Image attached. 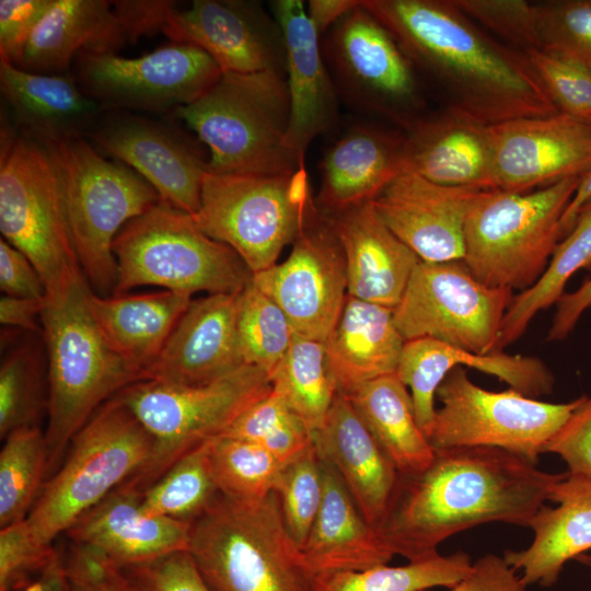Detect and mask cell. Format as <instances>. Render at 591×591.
<instances>
[{"mask_svg":"<svg viewBox=\"0 0 591 591\" xmlns=\"http://www.w3.org/2000/svg\"><path fill=\"white\" fill-rule=\"evenodd\" d=\"M566 473H548L493 447L434 450L422 471L399 475L376 529L393 553L420 560L461 531L489 522L529 528L551 489Z\"/></svg>","mask_w":591,"mask_h":591,"instance_id":"6da1fadb","label":"cell"},{"mask_svg":"<svg viewBox=\"0 0 591 591\" xmlns=\"http://www.w3.org/2000/svg\"><path fill=\"white\" fill-rule=\"evenodd\" d=\"M452 108L487 125L559 113L523 50L483 32L452 0H361Z\"/></svg>","mask_w":591,"mask_h":591,"instance_id":"7a4b0ae2","label":"cell"},{"mask_svg":"<svg viewBox=\"0 0 591 591\" xmlns=\"http://www.w3.org/2000/svg\"><path fill=\"white\" fill-rule=\"evenodd\" d=\"M89 290L82 277L63 292L45 298L40 315L48 378L47 476L56 472L72 438L104 403L149 380L106 339L90 311Z\"/></svg>","mask_w":591,"mask_h":591,"instance_id":"3957f363","label":"cell"},{"mask_svg":"<svg viewBox=\"0 0 591 591\" xmlns=\"http://www.w3.org/2000/svg\"><path fill=\"white\" fill-rule=\"evenodd\" d=\"M289 112L286 79L266 70L223 72L174 115L208 146L207 172L278 175L305 166L286 143Z\"/></svg>","mask_w":591,"mask_h":591,"instance_id":"277c9868","label":"cell"},{"mask_svg":"<svg viewBox=\"0 0 591 591\" xmlns=\"http://www.w3.org/2000/svg\"><path fill=\"white\" fill-rule=\"evenodd\" d=\"M188 552L210 591H312L275 491L254 502L220 494L190 523Z\"/></svg>","mask_w":591,"mask_h":591,"instance_id":"5b68a950","label":"cell"},{"mask_svg":"<svg viewBox=\"0 0 591 591\" xmlns=\"http://www.w3.org/2000/svg\"><path fill=\"white\" fill-rule=\"evenodd\" d=\"M580 178L524 193L479 190L464 227L462 260L470 271L494 288L532 287L561 240V217Z\"/></svg>","mask_w":591,"mask_h":591,"instance_id":"8992f818","label":"cell"},{"mask_svg":"<svg viewBox=\"0 0 591 591\" xmlns=\"http://www.w3.org/2000/svg\"><path fill=\"white\" fill-rule=\"evenodd\" d=\"M42 144L58 173L74 248L90 288L100 296L113 294L114 241L160 196L136 171L105 159L83 136Z\"/></svg>","mask_w":591,"mask_h":591,"instance_id":"52a82bcc","label":"cell"},{"mask_svg":"<svg viewBox=\"0 0 591 591\" xmlns=\"http://www.w3.org/2000/svg\"><path fill=\"white\" fill-rule=\"evenodd\" d=\"M154 440L117 395L104 403L72 438L25 519L44 545L151 461Z\"/></svg>","mask_w":591,"mask_h":591,"instance_id":"ba28073f","label":"cell"},{"mask_svg":"<svg viewBox=\"0 0 591 591\" xmlns=\"http://www.w3.org/2000/svg\"><path fill=\"white\" fill-rule=\"evenodd\" d=\"M113 252L117 262L113 294L140 286L189 296L235 294L253 277L234 250L202 232L192 215L161 199L119 231Z\"/></svg>","mask_w":591,"mask_h":591,"instance_id":"9c48e42d","label":"cell"},{"mask_svg":"<svg viewBox=\"0 0 591 591\" xmlns=\"http://www.w3.org/2000/svg\"><path fill=\"white\" fill-rule=\"evenodd\" d=\"M0 231L35 266L46 298L85 277L49 152L40 142L7 128L1 134Z\"/></svg>","mask_w":591,"mask_h":591,"instance_id":"30bf717a","label":"cell"},{"mask_svg":"<svg viewBox=\"0 0 591 591\" xmlns=\"http://www.w3.org/2000/svg\"><path fill=\"white\" fill-rule=\"evenodd\" d=\"M271 390L268 373L251 364L204 385L144 380L124 389L116 395L154 440L149 464L126 482L144 491L182 456L222 434Z\"/></svg>","mask_w":591,"mask_h":591,"instance_id":"8fae6325","label":"cell"},{"mask_svg":"<svg viewBox=\"0 0 591 591\" xmlns=\"http://www.w3.org/2000/svg\"><path fill=\"white\" fill-rule=\"evenodd\" d=\"M314 200L305 166L289 174L206 172L197 227L229 245L257 274L277 264L293 243Z\"/></svg>","mask_w":591,"mask_h":591,"instance_id":"7c38bea8","label":"cell"},{"mask_svg":"<svg viewBox=\"0 0 591 591\" xmlns=\"http://www.w3.org/2000/svg\"><path fill=\"white\" fill-rule=\"evenodd\" d=\"M582 396L566 403L528 397L476 385L462 366L453 367L437 389L432 427L427 436L434 450L493 447L536 464L545 444L561 428Z\"/></svg>","mask_w":591,"mask_h":591,"instance_id":"4fadbf2b","label":"cell"},{"mask_svg":"<svg viewBox=\"0 0 591 591\" xmlns=\"http://www.w3.org/2000/svg\"><path fill=\"white\" fill-rule=\"evenodd\" d=\"M513 291L478 280L464 262L420 260L393 310L405 340L431 338L478 355L498 350Z\"/></svg>","mask_w":591,"mask_h":591,"instance_id":"5bb4252c","label":"cell"},{"mask_svg":"<svg viewBox=\"0 0 591 591\" xmlns=\"http://www.w3.org/2000/svg\"><path fill=\"white\" fill-rule=\"evenodd\" d=\"M222 73L202 49L174 43L136 58L83 51L77 56L74 78L104 111L163 112L193 103Z\"/></svg>","mask_w":591,"mask_h":591,"instance_id":"9a60e30c","label":"cell"},{"mask_svg":"<svg viewBox=\"0 0 591 591\" xmlns=\"http://www.w3.org/2000/svg\"><path fill=\"white\" fill-rule=\"evenodd\" d=\"M252 279L281 308L296 334L326 341L348 296L347 274L337 234L315 202L287 259Z\"/></svg>","mask_w":591,"mask_h":591,"instance_id":"2e32d148","label":"cell"},{"mask_svg":"<svg viewBox=\"0 0 591 591\" xmlns=\"http://www.w3.org/2000/svg\"><path fill=\"white\" fill-rule=\"evenodd\" d=\"M491 189L524 193L591 171V124L563 113L488 125Z\"/></svg>","mask_w":591,"mask_h":591,"instance_id":"e0dca14e","label":"cell"},{"mask_svg":"<svg viewBox=\"0 0 591 591\" xmlns=\"http://www.w3.org/2000/svg\"><path fill=\"white\" fill-rule=\"evenodd\" d=\"M326 51L339 86L355 103L404 121L417 105L412 62L361 3L332 27Z\"/></svg>","mask_w":591,"mask_h":591,"instance_id":"ac0fdd59","label":"cell"},{"mask_svg":"<svg viewBox=\"0 0 591 591\" xmlns=\"http://www.w3.org/2000/svg\"><path fill=\"white\" fill-rule=\"evenodd\" d=\"M86 137L142 176L161 200L192 216L198 211L207 161L183 132L113 111L102 114Z\"/></svg>","mask_w":591,"mask_h":591,"instance_id":"d6986e66","label":"cell"},{"mask_svg":"<svg viewBox=\"0 0 591 591\" xmlns=\"http://www.w3.org/2000/svg\"><path fill=\"white\" fill-rule=\"evenodd\" d=\"M163 33L206 51L222 72L281 71L285 66L280 28L255 2L194 0L173 13Z\"/></svg>","mask_w":591,"mask_h":591,"instance_id":"ffe728a7","label":"cell"},{"mask_svg":"<svg viewBox=\"0 0 591 591\" xmlns=\"http://www.w3.org/2000/svg\"><path fill=\"white\" fill-rule=\"evenodd\" d=\"M479 190L444 186L403 172L371 202L385 224L421 260H461L466 216Z\"/></svg>","mask_w":591,"mask_h":591,"instance_id":"44dd1931","label":"cell"},{"mask_svg":"<svg viewBox=\"0 0 591 591\" xmlns=\"http://www.w3.org/2000/svg\"><path fill=\"white\" fill-rule=\"evenodd\" d=\"M237 294L192 300L150 368L149 380L204 385L245 366L237 334Z\"/></svg>","mask_w":591,"mask_h":591,"instance_id":"7402d4cb","label":"cell"},{"mask_svg":"<svg viewBox=\"0 0 591 591\" xmlns=\"http://www.w3.org/2000/svg\"><path fill=\"white\" fill-rule=\"evenodd\" d=\"M285 47L289 93L288 148L304 163L310 143L337 119V93L325 65L321 39L300 0L271 2Z\"/></svg>","mask_w":591,"mask_h":591,"instance_id":"603a6c76","label":"cell"},{"mask_svg":"<svg viewBox=\"0 0 591 591\" xmlns=\"http://www.w3.org/2000/svg\"><path fill=\"white\" fill-rule=\"evenodd\" d=\"M65 534L70 543L90 547L127 568L188 551L190 523L147 513L142 491L124 482Z\"/></svg>","mask_w":591,"mask_h":591,"instance_id":"cb8c5ba5","label":"cell"},{"mask_svg":"<svg viewBox=\"0 0 591 591\" xmlns=\"http://www.w3.org/2000/svg\"><path fill=\"white\" fill-rule=\"evenodd\" d=\"M455 366L494 375L532 398L551 394L555 383L552 371L537 357L502 350L478 355L431 338L406 340L396 375L410 389L416 420L426 437L436 415L437 389Z\"/></svg>","mask_w":591,"mask_h":591,"instance_id":"d4e9b609","label":"cell"},{"mask_svg":"<svg viewBox=\"0 0 591 591\" xmlns=\"http://www.w3.org/2000/svg\"><path fill=\"white\" fill-rule=\"evenodd\" d=\"M326 216L344 251L348 296L394 310L419 256L385 224L371 201Z\"/></svg>","mask_w":591,"mask_h":591,"instance_id":"484cf974","label":"cell"},{"mask_svg":"<svg viewBox=\"0 0 591 591\" xmlns=\"http://www.w3.org/2000/svg\"><path fill=\"white\" fill-rule=\"evenodd\" d=\"M312 438L321 460L336 471L362 517L378 529L395 490L398 472L347 396L337 394Z\"/></svg>","mask_w":591,"mask_h":591,"instance_id":"4316f807","label":"cell"},{"mask_svg":"<svg viewBox=\"0 0 591 591\" xmlns=\"http://www.w3.org/2000/svg\"><path fill=\"white\" fill-rule=\"evenodd\" d=\"M402 167L444 186L491 189L488 125L452 107L416 120L404 136Z\"/></svg>","mask_w":591,"mask_h":591,"instance_id":"83f0119b","label":"cell"},{"mask_svg":"<svg viewBox=\"0 0 591 591\" xmlns=\"http://www.w3.org/2000/svg\"><path fill=\"white\" fill-rule=\"evenodd\" d=\"M547 500L557 506L543 505L531 519L532 543L523 549H506L502 556L521 571L526 587H553L569 560L591 551V478L567 472Z\"/></svg>","mask_w":591,"mask_h":591,"instance_id":"f1b7e54d","label":"cell"},{"mask_svg":"<svg viewBox=\"0 0 591 591\" xmlns=\"http://www.w3.org/2000/svg\"><path fill=\"white\" fill-rule=\"evenodd\" d=\"M0 89L20 132L40 143L84 137L104 112L74 76L32 73L4 59Z\"/></svg>","mask_w":591,"mask_h":591,"instance_id":"f546056e","label":"cell"},{"mask_svg":"<svg viewBox=\"0 0 591 591\" xmlns=\"http://www.w3.org/2000/svg\"><path fill=\"white\" fill-rule=\"evenodd\" d=\"M321 461L323 499L309 535L300 547L308 570L314 577L387 565L393 553L378 530L362 517L336 471Z\"/></svg>","mask_w":591,"mask_h":591,"instance_id":"4dcf8cb0","label":"cell"},{"mask_svg":"<svg viewBox=\"0 0 591 591\" xmlns=\"http://www.w3.org/2000/svg\"><path fill=\"white\" fill-rule=\"evenodd\" d=\"M124 44L112 1L54 0L13 65L32 73L61 74L83 51L115 53Z\"/></svg>","mask_w":591,"mask_h":591,"instance_id":"1f68e13d","label":"cell"},{"mask_svg":"<svg viewBox=\"0 0 591 591\" xmlns=\"http://www.w3.org/2000/svg\"><path fill=\"white\" fill-rule=\"evenodd\" d=\"M404 137L356 127L339 138L321 163L317 207L326 215L372 201L403 172Z\"/></svg>","mask_w":591,"mask_h":591,"instance_id":"d6a6232c","label":"cell"},{"mask_svg":"<svg viewBox=\"0 0 591 591\" xmlns=\"http://www.w3.org/2000/svg\"><path fill=\"white\" fill-rule=\"evenodd\" d=\"M405 341L393 310L347 296L324 343L338 393L348 396L372 380L396 373Z\"/></svg>","mask_w":591,"mask_h":591,"instance_id":"836d02e7","label":"cell"},{"mask_svg":"<svg viewBox=\"0 0 591 591\" xmlns=\"http://www.w3.org/2000/svg\"><path fill=\"white\" fill-rule=\"evenodd\" d=\"M192 302V296L163 290L142 294L88 292L90 311L111 345L126 359L149 370Z\"/></svg>","mask_w":591,"mask_h":591,"instance_id":"e575fe53","label":"cell"},{"mask_svg":"<svg viewBox=\"0 0 591 591\" xmlns=\"http://www.w3.org/2000/svg\"><path fill=\"white\" fill-rule=\"evenodd\" d=\"M347 398L399 475L418 473L432 462L434 449L417 424L412 394L396 373L363 384Z\"/></svg>","mask_w":591,"mask_h":591,"instance_id":"d590c367","label":"cell"},{"mask_svg":"<svg viewBox=\"0 0 591 591\" xmlns=\"http://www.w3.org/2000/svg\"><path fill=\"white\" fill-rule=\"evenodd\" d=\"M580 269L591 270V199L557 244L540 279L513 297L502 321L498 350L518 340L538 312L556 304L569 279Z\"/></svg>","mask_w":591,"mask_h":591,"instance_id":"8d00e7d4","label":"cell"},{"mask_svg":"<svg viewBox=\"0 0 591 591\" xmlns=\"http://www.w3.org/2000/svg\"><path fill=\"white\" fill-rule=\"evenodd\" d=\"M269 378L273 390L313 434L323 425L338 394L325 344L296 334Z\"/></svg>","mask_w":591,"mask_h":591,"instance_id":"74e56055","label":"cell"},{"mask_svg":"<svg viewBox=\"0 0 591 591\" xmlns=\"http://www.w3.org/2000/svg\"><path fill=\"white\" fill-rule=\"evenodd\" d=\"M465 552L433 555L403 566L381 565L360 571H335L313 577L312 591H427L452 589L470 571Z\"/></svg>","mask_w":591,"mask_h":591,"instance_id":"f35d334b","label":"cell"},{"mask_svg":"<svg viewBox=\"0 0 591 591\" xmlns=\"http://www.w3.org/2000/svg\"><path fill=\"white\" fill-rule=\"evenodd\" d=\"M0 451V528L24 521L47 478L48 450L40 426L9 433Z\"/></svg>","mask_w":591,"mask_h":591,"instance_id":"ab89813d","label":"cell"},{"mask_svg":"<svg viewBox=\"0 0 591 591\" xmlns=\"http://www.w3.org/2000/svg\"><path fill=\"white\" fill-rule=\"evenodd\" d=\"M48 405L47 367L40 346L31 339L12 346L0 366V437L39 426Z\"/></svg>","mask_w":591,"mask_h":591,"instance_id":"60d3db41","label":"cell"},{"mask_svg":"<svg viewBox=\"0 0 591 591\" xmlns=\"http://www.w3.org/2000/svg\"><path fill=\"white\" fill-rule=\"evenodd\" d=\"M207 447L212 477L223 497L254 502L275 491L285 465L263 447L225 436L208 440Z\"/></svg>","mask_w":591,"mask_h":591,"instance_id":"b9f144b4","label":"cell"},{"mask_svg":"<svg viewBox=\"0 0 591 591\" xmlns=\"http://www.w3.org/2000/svg\"><path fill=\"white\" fill-rule=\"evenodd\" d=\"M207 442L174 463L142 491V507L151 515L192 523L220 495L213 480Z\"/></svg>","mask_w":591,"mask_h":591,"instance_id":"7bdbcfd3","label":"cell"},{"mask_svg":"<svg viewBox=\"0 0 591 591\" xmlns=\"http://www.w3.org/2000/svg\"><path fill=\"white\" fill-rule=\"evenodd\" d=\"M237 334L245 363L269 376L296 335L281 308L253 279L237 294Z\"/></svg>","mask_w":591,"mask_h":591,"instance_id":"ee69618b","label":"cell"},{"mask_svg":"<svg viewBox=\"0 0 591 591\" xmlns=\"http://www.w3.org/2000/svg\"><path fill=\"white\" fill-rule=\"evenodd\" d=\"M220 436L256 443L283 465L313 442L312 433L303 420L274 390L248 406Z\"/></svg>","mask_w":591,"mask_h":591,"instance_id":"f6af8a7d","label":"cell"},{"mask_svg":"<svg viewBox=\"0 0 591 591\" xmlns=\"http://www.w3.org/2000/svg\"><path fill=\"white\" fill-rule=\"evenodd\" d=\"M275 493L285 524L301 547L323 499L322 461L313 442L283 466Z\"/></svg>","mask_w":591,"mask_h":591,"instance_id":"bcb514c9","label":"cell"},{"mask_svg":"<svg viewBox=\"0 0 591 591\" xmlns=\"http://www.w3.org/2000/svg\"><path fill=\"white\" fill-rule=\"evenodd\" d=\"M542 50L591 70V0L536 3Z\"/></svg>","mask_w":591,"mask_h":591,"instance_id":"7dc6e473","label":"cell"},{"mask_svg":"<svg viewBox=\"0 0 591 591\" xmlns=\"http://www.w3.org/2000/svg\"><path fill=\"white\" fill-rule=\"evenodd\" d=\"M524 53L559 113L591 124V70L540 48Z\"/></svg>","mask_w":591,"mask_h":591,"instance_id":"c3c4849f","label":"cell"},{"mask_svg":"<svg viewBox=\"0 0 591 591\" xmlns=\"http://www.w3.org/2000/svg\"><path fill=\"white\" fill-rule=\"evenodd\" d=\"M472 21L521 50L541 48L536 3L523 0H452Z\"/></svg>","mask_w":591,"mask_h":591,"instance_id":"681fc988","label":"cell"},{"mask_svg":"<svg viewBox=\"0 0 591 591\" xmlns=\"http://www.w3.org/2000/svg\"><path fill=\"white\" fill-rule=\"evenodd\" d=\"M58 549L40 544L26 521L0 531V591H18L32 583L51 563Z\"/></svg>","mask_w":591,"mask_h":591,"instance_id":"f907efd6","label":"cell"},{"mask_svg":"<svg viewBox=\"0 0 591 591\" xmlns=\"http://www.w3.org/2000/svg\"><path fill=\"white\" fill-rule=\"evenodd\" d=\"M63 558L68 591H138L124 568L90 547L70 543Z\"/></svg>","mask_w":591,"mask_h":591,"instance_id":"816d5d0a","label":"cell"},{"mask_svg":"<svg viewBox=\"0 0 591 591\" xmlns=\"http://www.w3.org/2000/svg\"><path fill=\"white\" fill-rule=\"evenodd\" d=\"M124 569L138 591H210L188 551Z\"/></svg>","mask_w":591,"mask_h":591,"instance_id":"f5cc1de1","label":"cell"},{"mask_svg":"<svg viewBox=\"0 0 591 591\" xmlns=\"http://www.w3.org/2000/svg\"><path fill=\"white\" fill-rule=\"evenodd\" d=\"M543 453L560 456L568 474L591 478V396L583 395L580 405L545 444Z\"/></svg>","mask_w":591,"mask_h":591,"instance_id":"db71d44e","label":"cell"},{"mask_svg":"<svg viewBox=\"0 0 591 591\" xmlns=\"http://www.w3.org/2000/svg\"><path fill=\"white\" fill-rule=\"evenodd\" d=\"M54 0L0 1V59L14 63Z\"/></svg>","mask_w":591,"mask_h":591,"instance_id":"11a10c76","label":"cell"},{"mask_svg":"<svg viewBox=\"0 0 591 591\" xmlns=\"http://www.w3.org/2000/svg\"><path fill=\"white\" fill-rule=\"evenodd\" d=\"M177 2L170 0H116L112 1L127 43L142 36L164 32Z\"/></svg>","mask_w":591,"mask_h":591,"instance_id":"9f6ffc18","label":"cell"},{"mask_svg":"<svg viewBox=\"0 0 591 591\" xmlns=\"http://www.w3.org/2000/svg\"><path fill=\"white\" fill-rule=\"evenodd\" d=\"M0 289L3 296L43 300L45 283L32 262L5 240H0Z\"/></svg>","mask_w":591,"mask_h":591,"instance_id":"6f0895ef","label":"cell"},{"mask_svg":"<svg viewBox=\"0 0 591 591\" xmlns=\"http://www.w3.org/2000/svg\"><path fill=\"white\" fill-rule=\"evenodd\" d=\"M526 586L503 557L487 554L450 591H525Z\"/></svg>","mask_w":591,"mask_h":591,"instance_id":"680465c9","label":"cell"},{"mask_svg":"<svg viewBox=\"0 0 591 591\" xmlns=\"http://www.w3.org/2000/svg\"><path fill=\"white\" fill-rule=\"evenodd\" d=\"M591 308V277L569 293H564L556 303V311L552 318L546 339L560 341L567 338L581 316Z\"/></svg>","mask_w":591,"mask_h":591,"instance_id":"91938a15","label":"cell"},{"mask_svg":"<svg viewBox=\"0 0 591 591\" xmlns=\"http://www.w3.org/2000/svg\"><path fill=\"white\" fill-rule=\"evenodd\" d=\"M45 299H27L2 296L0 299V322L4 326L25 329L31 333L42 332L40 315Z\"/></svg>","mask_w":591,"mask_h":591,"instance_id":"94428289","label":"cell"},{"mask_svg":"<svg viewBox=\"0 0 591 591\" xmlns=\"http://www.w3.org/2000/svg\"><path fill=\"white\" fill-rule=\"evenodd\" d=\"M359 3L357 0H310L306 14L321 37Z\"/></svg>","mask_w":591,"mask_h":591,"instance_id":"6125c7cd","label":"cell"},{"mask_svg":"<svg viewBox=\"0 0 591 591\" xmlns=\"http://www.w3.org/2000/svg\"><path fill=\"white\" fill-rule=\"evenodd\" d=\"M18 591H68L63 553L58 551L48 567L32 583Z\"/></svg>","mask_w":591,"mask_h":591,"instance_id":"be15d7a7","label":"cell"},{"mask_svg":"<svg viewBox=\"0 0 591 591\" xmlns=\"http://www.w3.org/2000/svg\"><path fill=\"white\" fill-rule=\"evenodd\" d=\"M591 199V171L581 176L577 190L567 206L560 221L561 239L571 229L582 206Z\"/></svg>","mask_w":591,"mask_h":591,"instance_id":"e7e4bbea","label":"cell"},{"mask_svg":"<svg viewBox=\"0 0 591 591\" xmlns=\"http://www.w3.org/2000/svg\"><path fill=\"white\" fill-rule=\"evenodd\" d=\"M575 560L586 567L591 568V553L582 554L578 556Z\"/></svg>","mask_w":591,"mask_h":591,"instance_id":"03108f58","label":"cell"}]
</instances>
